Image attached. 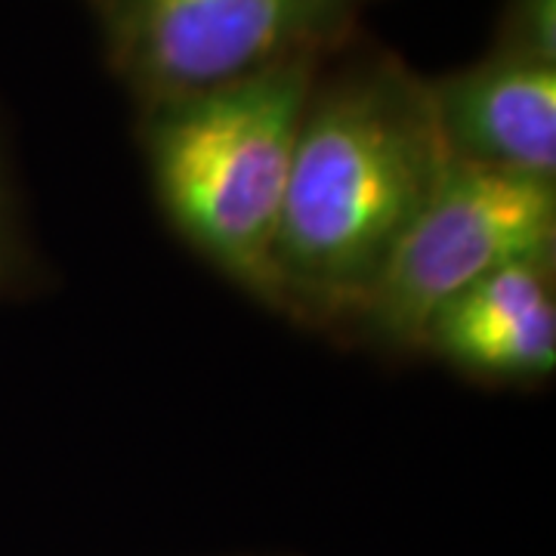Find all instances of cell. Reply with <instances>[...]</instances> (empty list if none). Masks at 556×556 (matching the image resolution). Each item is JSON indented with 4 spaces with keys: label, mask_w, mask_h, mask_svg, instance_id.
<instances>
[{
    "label": "cell",
    "mask_w": 556,
    "mask_h": 556,
    "mask_svg": "<svg viewBox=\"0 0 556 556\" xmlns=\"http://www.w3.org/2000/svg\"><path fill=\"white\" fill-rule=\"evenodd\" d=\"M448 159L430 78L390 50L328 56L300 121L269 309L343 343Z\"/></svg>",
    "instance_id": "obj_1"
},
{
    "label": "cell",
    "mask_w": 556,
    "mask_h": 556,
    "mask_svg": "<svg viewBox=\"0 0 556 556\" xmlns=\"http://www.w3.org/2000/svg\"><path fill=\"white\" fill-rule=\"evenodd\" d=\"M43 281L38 248L28 236L20 186L10 167V155L0 142V300L31 294Z\"/></svg>",
    "instance_id": "obj_7"
},
{
    "label": "cell",
    "mask_w": 556,
    "mask_h": 556,
    "mask_svg": "<svg viewBox=\"0 0 556 556\" xmlns=\"http://www.w3.org/2000/svg\"><path fill=\"white\" fill-rule=\"evenodd\" d=\"M492 50L556 65V0H504Z\"/></svg>",
    "instance_id": "obj_8"
},
{
    "label": "cell",
    "mask_w": 556,
    "mask_h": 556,
    "mask_svg": "<svg viewBox=\"0 0 556 556\" xmlns=\"http://www.w3.org/2000/svg\"><path fill=\"white\" fill-rule=\"evenodd\" d=\"M538 257H556V182L448 159L343 343L393 358L420 353L457 294Z\"/></svg>",
    "instance_id": "obj_3"
},
{
    "label": "cell",
    "mask_w": 556,
    "mask_h": 556,
    "mask_svg": "<svg viewBox=\"0 0 556 556\" xmlns=\"http://www.w3.org/2000/svg\"><path fill=\"white\" fill-rule=\"evenodd\" d=\"M556 257L514 263L457 294L439 313L420 353L464 378L535 387L556 371Z\"/></svg>",
    "instance_id": "obj_6"
},
{
    "label": "cell",
    "mask_w": 556,
    "mask_h": 556,
    "mask_svg": "<svg viewBox=\"0 0 556 556\" xmlns=\"http://www.w3.org/2000/svg\"><path fill=\"white\" fill-rule=\"evenodd\" d=\"M325 60L294 56L211 90L139 105V149L167 226L266 306L300 121Z\"/></svg>",
    "instance_id": "obj_2"
},
{
    "label": "cell",
    "mask_w": 556,
    "mask_h": 556,
    "mask_svg": "<svg viewBox=\"0 0 556 556\" xmlns=\"http://www.w3.org/2000/svg\"><path fill=\"white\" fill-rule=\"evenodd\" d=\"M371 0H87L105 62L139 105L294 56H334Z\"/></svg>",
    "instance_id": "obj_4"
},
{
    "label": "cell",
    "mask_w": 556,
    "mask_h": 556,
    "mask_svg": "<svg viewBox=\"0 0 556 556\" xmlns=\"http://www.w3.org/2000/svg\"><path fill=\"white\" fill-rule=\"evenodd\" d=\"M430 100L452 159L556 182V65L492 50L430 80Z\"/></svg>",
    "instance_id": "obj_5"
}]
</instances>
